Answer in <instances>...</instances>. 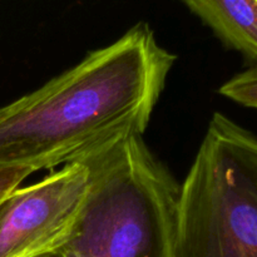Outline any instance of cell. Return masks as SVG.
I'll return each instance as SVG.
<instances>
[{
    "instance_id": "1",
    "label": "cell",
    "mask_w": 257,
    "mask_h": 257,
    "mask_svg": "<svg viewBox=\"0 0 257 257\" xmlns=\"http://www.w3.org/2000/svg\"><path fill=\"white\" fill-rule=\"evenodd\" d=\"M176 60L146 23L89 52L0 107V168L53 170L125 135H143Z\"/></svg>"
},
{
    "instance_id": "2",
    "label": "cell",
    "mask_w": 257,
    "mask_h": 257,
    "mask_svg": "<svg viewBox=\"0 0 257 257\" xmlns=\"http://www.w3.org/2000/svg\"><path fill=\"white\" fill-rule=\"evenodd\" d=\"M79 161L89 171V190L62 252L171 257L180 183L148 148L143 135L123 136Z\"/></svg>"
},
{
    "instance_id": "3",
    "label": "cell",
    "mask_w": 257,
    "mask_h": 257,
    "mask_svg": "<svg viewBox=\"0 0 257 257\" xmlns=\"http://www.w3.org/2000/svg\"><path fill=\"white\" fill-rule=\"evenodd\" d=\"M171 257H257V140L222 113L180 183Z\"/></svg>"
},
{
    "instance_id": "4",
    "label": "cell",
    "mask_w": 257,
    "mask_h": 257,
    "mask_svg": "<svg viewBox=\"0 0 257 257\" xmlns=\"http://www.w3.org/2000/svg\"><path fill=\"white\" fill-rule=\"evenodd\" d=\"M89 190V171L73 162L0 202V257H50L67 246Z\"/></svg>"
},
{
    "instance_id": "5",
    "label": "cell",
    "mask_w": 257,
    "mask_h": 257,
    "mask_svg": "<svg viewBox=\"0 0 257 257\" xmlns=\"http://www.w3.org/2000/svg\"><path fill=\"white\" fill-rule=\"evenodd\" d=\"M228 48L255 63L257 0H183Z\"/></svg>"
},
{
    "instance_id": "6",
    "label": "cell",
    "mask_w": 257,
    "mask_h": 257,
    "mask_svg": "<svg viewBox=\"0 0 257 257\" xmlns=\"http://www.w3.org/2000/svg\"><path fill=\"white\" fill-rule=\"evenodd\" d=\"M218 93L250 109L257 107V69L255 65L233 75L223 83Z\"/></svg>"
},
{
    "instance_id": "7",
    "label": "cell",
    "mask_w": 257,
    "mask_h": 257,
    "mask_svg": "<svg viewBox=\"0 0 257 257\" xmlns=\"http://www.w3.org/2000/svg\"><path fill=\"white\" fill-rule=\"evenodd\" d=\"M33 173L34 172L29 168H0V202L5 196L9 195L17 187H19L24 182V180H27Z\"/></svg>"
},
{
    "instance_id": "8",
    "label": "cell",
    "mask_w": 257,
    "mask_h": 257,
    "mask_svg": "<svg viewBox=\"0 0 257 257\" xmlns=\"http://www.w3.org/2000/svg\"><path fill=\"white\" fill-rule=\"evenodd\" d=\"M59 255L62 257H79V256H75V255H73V253H68V252H62V253H59Z\"/></svg>"
}]
</instances>
